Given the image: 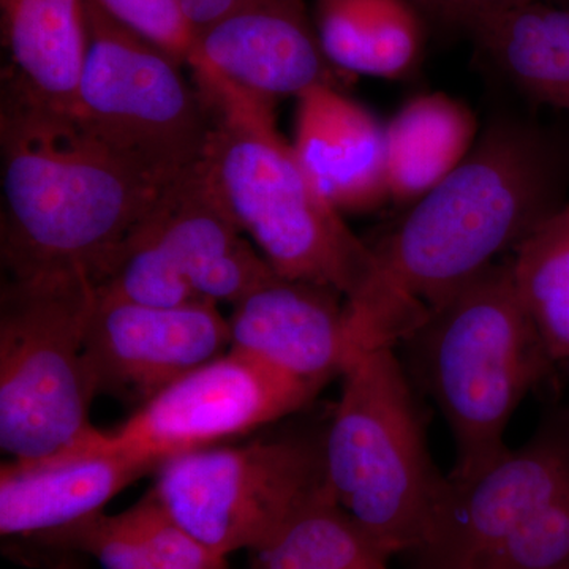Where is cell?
I'll list each match as a JSON object with an SVG mask.
<instances>
[{
	"label": "cell",
	"mask_w": 569,
	"mask_h": 569,
	"mask_svg": "<svg viewBox=\"0 0 569 569\" xmlns=\"http://www.w3.org/2000/svg\"><path fill=\"white\" fill-rule=\"evenodd\" d=\"M190 69L212 112L203 168L242 233L277 276L342 295L367 343L402 340L406 312L385 284L376 250L307 178L291 142L277 130L274 103L204 63Z\"/></svg>",
	"instance_id": "cell-1"
},
{
	"label": "cell",
	"mask_w": 569,
	"mask_h": 569,
	"mask_svg": "<svg viewBox=\"0 0 569 569\" xmlns=\"http://www.w3.org/2000/svg\"><path fill=\"white\" fill-rule=\"evenodd\" d=\"M0 153V250L9 277L82 271L96 282L174 182L116 151L73 114L6 89Z\"/></svg>",
	"instance_id": "cell-2"
},
{
	"label": "cell",
	"mask_w": 569,
	"mask_h": 569,
	"mask_svg": "<svg viewBox=\"0 0 569 569\" xmlns=\"http://www.w3.org/2000/svg\"><path fill=\"white\" fill-rule=\"evenodd\" d=\"M559 182V162L546 138L522 123H493L470 156L373 247L389 293L411 312L429 316L561 206Z\"/></svg>",
	"instance_id": "cell-3"
},
{
	"label": "cell",
	"mask_w": 569,
	"mask_h": 569,
	"mask_svg": "<svg viewBox=\"0 0 569 569\" xmlns=\"http://www.w3.org/2000/svg\"><path fill=\"white\" fill-rule=\"evenodd\" d=\"M408 340H417L429 395L455 440L448 477H471L508 451L512 415L552 365L520 305L508 261L430 310Z\"/></svg>",
	"instance_id": "cell-4"
},
{
	"label": "cell",
	"mask_w": 569,
	"mask_h": 569,
	"mask_svg": "<svg viewBox=\"0 0 569 569\" xmlns=\"http://www.w3.org/2000/svg\"><path fill=\"white\" fill-rule=\"evenodd\" d=\"M321 440L328 488L389 560L425 542L447 477L430 458L395 347L361 351Z\"/></svg>",
	"instance_id": "cell-5"
},
{
	"label": "cell",
	"mask_w": 569,
	"mask_h": 569,
	"mask_svg": "<svg viewBox=\"0 0 569 569\" xmlns=\"http://www.w3.org/2000/svg\"><path fill=\"white\" fill-rule=\"evenodd\" d=\"M97 302L82 271L9 277L0 293V448L14 462L78 451L97 432L86 336Z\"/></svg>",
	"instance_id": "cell-6"
},
{
	"label": "cell",
	"mask_w": 569,
	"mask_h": 569,
	"mask_svg": "<svg viewBox=\"0 0 569 569\" xmlns=\"http://www.w3.org/2000/svg\"><path fill=\"white\" fill-rule=\"evenodd\" d=\"M88 54L73 116L134 162L176 181L204 159L212 112L173 56L84 0Z\"/></svg>",
	"instance_id": "cell-7"
},
{
	"label": "cell",
	"mask_w": 569,
	"mask_h": 569,
	"mask_svg": "<svg viewBox=\"0 0 569 569\" xmlns=\"http://www.w3.org/2000/svg\"><path fill=\"white\" fill-rule=\"evenodd\" d=\"M276 276L213 190L203 160L171 183L96 280L138 305H236Z\"/></svg>",
	"instance_id": "cell-8"
},
{
	"label": "cell",
	"mask_w": 569,
	"mask_h": 569,
	"mask_svg": "<svg viewBox=\"0 0 569 569\" xmlns=\"http://www.w3.org/2000/svg\"><path fill=\"white\" fill-rule=\"evenodd\" d=\"M153 473L164 509L224 559L264 546L328 488L321 441L305 437L187 452Z\"/></svg>",
	"instance_id": "cell-9"
},
{
	"label": "cell",
	"mask_w": 569,
	"mask_h": 569,
	"mask_svg": "<svg viewBox=\"0 0 569 569\" xmlns=\"http://www.w3.org/2000/svg\"><path fill=\"white\" fill-rule=\"evenodd\" d=\"M317 395L309 385L228 350L149 397L114 430H97L80 452H118L159 468L271 425Z\"/></svg>",
	"instance_id": "cell-10"
},
{
	"label": "cell",
	"mask_w": 569,
	"mask_h": 569,
	"mask_svg": "<svg viewBox=\"0 0 569 569\" xmlns=\"http://www.w3.org/2000/svg\"><path fill=\"white\" fill-rule=\"evenodd\" d=\"M569 496L565 427L538 433L467 478L447 477L415 569H463L553 501Z\"/></svg>",
	"instance_id": "cell-11"
},
{
	"label": "cell",
	"mask_w": 569,
	"mask_h": 569,
	"mask_svg": "<svg viewBox=\"0 0 569 569\" xmlns=\"http://www.w3.org/2000/svg\"><path fill=\"white\" fill-rule=\"evenodd\" d=\"M230 350V326L212 302L159 307L97 293L86 362L97 395L146 402Z\"/></svg>",
	"instance_id": "cell-12"
},
{
	"label": "cell",
	"mask_w": 569,
	"mask_h": 569,
	"mask_svg": "<svg viewBox=\"0 0 569 569\" xmlns=\"http://www.w3.org/2000/svg\"><path fill=\"white\" fill-rule=\"evenodd\" d=\"M228 326L230 351L318 392L367 350L342 295L277 274L236 302Z\"/></svg>",
	"instance_id": "cell-13"
},
{
	"label": "cell",
	"mask_w": 569,
	"mask_h": 569,
	"mask_svg": "<svg viewBox=\"0 0 569 569\" xmlns=\"http://www.w3.org/2000/svg\"><path fill=\"white\" fill-rule=\"evenodd\" d=\"M204 63L238 88L274 103L318 84H339L306 0H249L197 37L189 67Z\"/></svg>",
	"instance_id": "cell-14"
},
{
	"label": "cell",
	"mask_w": 569,
	"mask_h": 569,
	"mask_svg": "<svg viewBox=\"0 0 569 569\" xmlns=\"http://www.w3.org/2000/svg\"><path fill=\"white\" fill-rule=\"evenodd\" d=\"M296 159L332 208L367 212L389 200L385 126L339 86L318 84L296 97Z\"/></svg>",
	"instance_id": "cell-15"
},
{
	"label": "cell",
	"mask_w": 569,
	"mask_h": 569,
	"mask_svg": "<svg viewBox=\"0 0 569 569\" xmlns=\"http://www.w3.org/2000/svg\"><path fill=\"white\" fill-rule=\"evenodd\" d=\"M157 468L118 452H78L0 470V535L31 539L102 512Z\"/></svg>",
	"instance_id": "cell-16"
},
{
	"label": "cell",
	"mask_w": 569,
	"mask_h": 569,
	"mask_svg": "<svg viewBox=\"0 0 569 569\" xmlns=\"http://www.w3.org/2000/svg\"><path fill=\"white\" fill-rule=\"evenodd\" d=\"M3 89L73 114L86 54L84 0H0Z\"/></svg>",
	"instance_id": "cell-17"
},
{
	"label": "cell",
	"mask_w": 569,
	"mask_h": 569,
	"mask_svg": "<svg viewBox=\"0 0 569 569\" xmlns=\"http://www.w3.org/2000/svg\"><path fill=\"white\" fill-rule=\"evenodd\" d=\"M426 21L410 0H317L313 11L321 48L336 69L385 80L417 69Z\"/></svg>",
	"instance_id": "cell-18"
},
{
	"label": "cell",
	"mask_w": 569,
	"mask_h": 569,
	"mask_svg": "<svg viewBox=\"0 0 569 569\" xmlns=\"http://www.w3.org/2000/svg\"><path fill=\"white\" fill-rule=\"evenodd\" d=\"M478 121L466 103L443 92L413 97L385 126L389 200L417 203L470 156Z\"/></svg>",
	"instance_id": "cell-19"
},
{
	"label": "cell",
	"mask_w": 569,
	"mask_h": 569,
	"mask_svg": "<svg viewBox=\"0 0 569 569\" xmlns=\"http://www.w3.org/2000/svg\"><path fill=\"white\" fill-rule=\"evenodd\" d=\"M470 36L516 84L569 111V10L538 0L482 21Z\"/></svg>",
	"instance_id": "cell-20"
},
{
	"label": "cell",
	"mask_w": 569,
	"mask_h": 569,
	"mask_svg": "<svg viewBox=\"0 0 569 569\" xmlns=\"http://www.w3.org/2000/svg\"><path fill=\"white\" fill-rule=\"evenodd\" d=\"M247 569H389V559L326 488L288 520Z\"/></svg>",
	"instance_id": "cell-21"
},
{
	"label": "cell",
	"mask_w": 569,
	"mask_h": 569,
	"mask_svg": "<svg viewBox=\"0 0 569 569\" xmlns=\"http://www.w3.org/2000/svg\"><path fill=\"white\" fill-rule=\"evenodd\" d=\"M508 264L550 361L569 359V206L546 216L512 250Z\"/></svg>",
	"instance_id": "cell-22"
},
{
	"label": "cell",
	"mask_w": 569,
	"mask_h": 569,
	"mask_svg": "<svg viewBox=\"0 0 569 569\" xmlns=\"http://www.w3.org/2000/svg\"><path fill=\"white\" fill-rule=\"evenodd\" d=\"M569 568V496L527 520L463 569Z\"/></svg>",
	"instance_id": "cell-23"
},
{
	"label": "cell",
	"mask_w": 569,
	"mask_h": 569,
	"mask_svg": "<svg viewBox=\"0 0 569 569\" xmlns=\"http://www.w3.org/2000/svg\"><path fill=\"white\" fill-rule=\"evenodd\" d=\"M122 516L140 539L153 569H227V559L183 529L152 489Z\"/></svg>",
	"instance_id": "cell-24"
},
{
	"label": "cell",
	"mask_w": 569,
	"mask_h": 569,
	"mask_svg": "<svg viewBox=\"0 0 569 569\" xmlns=\"http://www.w3.org/2000/svg\"><path fill=\"white\" fill-rule=\"evenodd\" d=\"M41 548L91 556L103 569H153L140 539L122 512L89 516L61 530L28 539Z\"/></svg>",
	"instance_id": "cell-25"
},
{
	"label": "cell",
	"mask_w": 569,
	"mask_h": 569,
	"mask_svg": "<svg viewBox=\"0 0 569 569\" xmlns=\"http://www.w3.org/2000/svg\"><path fill=\"white\" fill-rule=\"evenodd\" d=\"M116 21L189 66L197 48L179 0H96Z\"/></svg>",
	"instance_id": "cell-26"
},
{
	"label": "cell",
	"mask_w": 569,
	"mask_h": 569,
	"mask_svg": "<svg viewBox=\"0 0 569 569\" xmlns=\"http://www.w3.org/2000/svg\"><path fill=\"white\" fill-rule=\"evenodd\" d=\"M249 0H179L194 39L246 6Z\"/></svg>",
	"instance_id": "cell-27"
},
{
	"label": "cell",
	"mask_w": 569,
	"mask_h": 569,
	"mask_svg": "<svg viewBox=\"0 0 569 569\" xmlns=\"http://www.w3.org/2000/svg\"><path fill=\"white\" fill-rule=\"evenodd\" d=\"M538 0H451L459 31L470 33L482 21Z\"/></svg>",
	"instance_id": "cell-28"
},
{
	"label": "cell",
	"mask_w": 569,
	"mask_h": 569,
	"mask_svg": "<svg viewBox=\"0 0 569 569\" xmlns=\"http://www.w3.org/2000/svg\"><path fill=\"white\" fill-rule=\"evenodd\" d=\"M410 2L422 11L427 20H432L443 28L459 29L451 0H410Z\"/></svg>",
	"instance_id": "cell-29"
},
{
	"label": "cell",
	"mask_w": 569,
	"mask_h": 569,
	"mask_svg": "<svg viewBox=\"0 0 569 569\" xmlns=\"http://www.w3.org/2000/svg\"><path fill=\"white\" fill-rule=\"evenodd\" d=\"M54 569H81L80 565L74 563L70 559L62 560Z\"/></svg>",
	"instance_id": "cell-30"
},
{
	"label": "cell",
	"mask_w": 569,
	"mask_h": 569,
	"mask_svg": "<svg viewBox=\"0 0 569 569\" xmlns=\"http://www.w3.org/2000/svg\"><path fill=\"white\" fill-rule=\"evenodd\" d=\"M565 430H567V437H568V441H569V425L565 426Z\"/></svg>",
	"instance_id": "cell-31"
},
{
	"label": "cell",
	"mask_w": 569,
	"mask_h": 569,
	"mask_svg": "<svg viewBox=\"0 0 569 569\" xmlns=\"http://www.w3.org/2000/svg\"><path fill=\"white\" fill-rule=\"evenodd\" d=\"M560 569H569V568H560Z\"/></svg>",
	"instance_id": "cell-32"
}]
</instances>
